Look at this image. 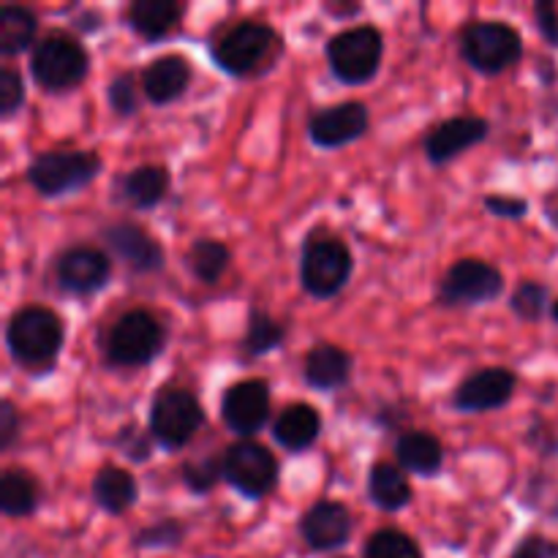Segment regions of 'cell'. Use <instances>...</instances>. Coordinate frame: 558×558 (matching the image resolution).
Returning a JSON list of instances; mask_svg holds the SVG:
<instances>
[{
    "mask_svg": "<svg viewBox=\"0 0 558 558\" xmlns=\"http://www.w3.org/2000/svg\"><path fill=\"white\" fill-rule=\"evenodd\" d=\"M185 534H189V529H185L183 521H178V518H161V521L147 523L145 529H140L131 537V545L136 550H172L185 543Z\"/></svg>",
    "mask_w": 558,
    "mask_h": 558,
    "instance_id": "obj_32",
    "label": "cell"
},
{
    "mask_svg": "<svg viewBox=\"0 0 558 558\" xmlns=\"http://www.w3.org/2000/svg\"><path fill=\"white\" fill-rule=\"evenodd\" d=\"M27 90L25 80L14 65H3L0 69V118H14L25 104Z\"/></svg>",
    "mask_w": 558,
    "mask_h": 558,
    "instance_id": "obj_36",
    "label": "cell"
},
{
    "mask_svg": "<svg viewBox=\"0 0 558 558\" xmlns=\"http://www.w3.org/2000/svg\"><path fill=\"white\" fill-rule=\"evenodd\" d=\"M90 496L107 515H123L140 501V483L134 474L114 463H104L90 483Z\"/></svg>",
    "mask_w": 558,
    "mask_h": 558,
    "instance_id": "obj_24",
    "label": "cell"
},
{
    "mask_svg": "<svg viewBox=\"0 0 558 558\" xmlns=\"http://www.w3.org/2000/svg\"><path fill=\"white\" fill-rule=\"evenodd\" d=\"M283 341H287V327H283V322H278L276 316H270L267 311L251 308L240 349H243L248 357H265V354L276 352Z\"/></svg>",
    "mask_w": 558,
    "mask_h": 558,
    "instance_id": "obj_30",
    "label": "cell"
},
{
    "mask_svg": "<svg viewBox=\"0 0 558 558\" xmlns=\"http://www.w3.org/2000/svg\"><path fill=\"white\" fill-rule=\"evenodd\" d=\"M365 494L374 507L381 512H401L412 505L414 490L409 485L407 474L401 466L390 461H376L368 469V480H365Z\"/></svg>",
    "mask_w": 558,
    "mask_h": 558,
    "instance_id": "obj_26",
    "label": "cell"
},
{
    "mask_svg": "<svg viewBox=\"0 0 558 558\" xmlns=\"http://www.w3.org/2000/svg\"><path fill=\"white\" fill-rule=\"evenodd\" d=\"M229 265H232V251L218 238H196L185 251V267L205 287H216Z\"/></svg>",
    "mask_w": 558,
    "mask_h": 558,
    "instance_id": "obj_28",
    "label": "cell"
},
{
    "mask_svg": "<svg viewBox=\"0 0 558 558\" xmlns=\"http://www.w3.org/2000/svg\"><path fill=\"white\" fill-rule=\"evenodd\" d=\"M41 507V485L36 474L9 466L0 474V512L5 518H27Z\"/></svg>",
    "mask_w": 558,
    "mask_h": 558,
    "instance_id": "obj_27",
    "label": "cell"
},
{
    "mask_svg": "<svg viewBox=\"0 0 558 558\" xmlns=\"http://www.w3.org/2000/svg\"><path fill=\"white\" fill-rule=\"evenodd\" d=\"M354 357L338 343H314L303 360V381L316 392H338L352 381Z\"/></svg>",
    "mask_w": 558,
    "mask_h": 558,
    "instance_id": "obj_21",
    "label": "cell"
},
{
    "mask_svg": "<svg viewBox=\"0 0 558 558\" xmlns=\"http://www.w3.org/2000/svg\"><path fill=\"white\" fill-rule=\"evenodd\" d=\"M101 240L109 248V254L118 262H123L131 272H161L167 267V251L153 238L147 229H142L134 221H114L101 227Z\"/></svg>",
    "mask_w": 558,
    "mask_h": 558,
    "instance_id": "obj_17",
    "label": "cell"
},
{
    "mask_svg": "<svg viewBox=\"0 0 558 558\" xmlns=\"http://www.w3.org/2000/svg\"><path fill=\"white\" fill-rule=\"evenodd\" d=\"M396 461L403 472L417 474V477H436L445 469V445L430 430H403L396 439Z\"/></svg>",
    "mask_w": 558,
    "mask_h": 558,
    "instance_id": "obj_23",
    "label": "cell"
},
{
    "mask_svg": "<svg viewBox=\"0 0 558 558\" xmlns=\"http://www.w3.org/2000/svg\"><path fill=\"white\" fill-rule=\"evenodd\" d=\"M458 52L477 74L496 76L523 58V38L505 20H469L458 36Z\"/></svg>",
    "mask_w": 558,
    "mask_h": 558,
    "instance_id": "obj_6",
    "label": "cell"
},
{
    "mask_svg": "<svg viewBox=\"0 0 558 558\" xmlns=\"http://www.w3.org/2000/svg\"><path fill=\"white\" fill-rule=\"evenodd\" d=\"M550 319L558 322V300H554V305H550Z\"/></svg>",
    "mask_w": 558,
    "mask_h": 558,
    "instance_id": "obj_43",
    "label": "cell"
},
{
    "mask_svg": "<svg viewBox=\"0 0 558 558\" xmlns=\"http://www.w3.org/2000/svg\"><path fill=\"white\" fill-rule=\"evenodd\" d=\"M38 33V16L31 9L16 3L0 5V52L5 58L27 52L36 47Z\"/></svg>",
    "mask_w": 558,
    "mask_h": 558,
    "instance_id": "obj_29",
    "label": "cell"
},
{
    "mask_svg": "<svg viewBox=\"0 0 558 558\" xmlns=\"http://www.w3.org/2000/svg\"><path fill=\"white\" fill-rule=\"evenodd\" d=\"M543 213L545 218L550 221V227L558 229V191H550L548 196L543 199Z\"/></svg>",
    "mask_w": 558,
    "mask_h": 558,
    "instance_id": "obj_42",
    "label": "cell"
},
{
    "mask_svg": "<svg viewBox=\"0 0 558 558\" xmlns=\"http://www.w3.org/2000/svg\"><path fill=\"white\" fill-rule=\"evenodd\" d=\"M327 65L332 76L349 87L368 85L381 69L385 36L376 25H354L327 38Z\"/></svg>",
    "mask_w": 558,
    "mask_h": 558,
    "instance_id": "obj_9",
    "label": "cell"
},
{
    "mask_svg": "<svg viewBox=\"0 0 558 558\" xmlns=\"http://www.w3.org/2000/svg\"><path fill=\"white\" fill-rule=\"evenodd\" d=\"M336 558H341V556H336Z\"/></svg>",
    "mask_w": 558,
    "mask_h": 558,
    "instance_id": "obj_45",
    "label": "cell"
},
{
    "mask_svg": "<svg viewBox=\"0 0 558 558\" xmlns=\"http://www.w3.org/2000/svg\"><path fill=\"white\" fill-rule=\"evenodd\" d=\"M167 349V327L147 308H131L114 319L104 341V360L112 368H147Z\"/></svg>",
    "mask_w": 558,
    "mask_h": 558,
    "instance_id": "obj_2",
    "label": "cell"
},
{
    "mask_svg": "<svg viewBox=\"0 0 558 558\" xmlns=\"http://www.w3.org/2000/svg\"><path fill=\"white\" fill-rule=\"evenodd\" d=\"M223 483L240 496L259 501L276 490L281 466L265 445L254 439H238L223 450Z\"/></svg>",
    "mask_w": 558,
    "mask_h": 558,
    "instance_id": "obj_11",
    "label": "cell"
},
{
    "mask_svg": "<svg viewBox=\"0 0 558 558\" xmlns=\"http://www.w3.org/2000/svg\"><path fill=\"white\" fill-rule=\"evenodd\" d=\"M283 49V38L270 22L240 20L210 44V58L223 74L251 76Z\"/></svg>",
    "mask_w": 558,
    "mask_h": 558,
    "instance_id": "obj_3",
    "label": "cell"
},
{
    "mask_svg": "<svg viewBox=\"0 0 558 558\" xmlns=\"http://www.w3.org/2000/svg\"><path fill=\"white\" fill-rule=\"evenodd\" d=\"M205 425V407L180 385H163L147 409V434L161 450L178 452L194 441Z\"/></svg>",
    "mask_w": 558,
    "mask_h": 558,
    "instance_id": "obj_5",
    "label": "cell"
},
{
    "mask_svg": "<svg viewBox=\"0 0 558 558\" xmlns=\"http://www.w3.org/2000/svg\"><path fill=\"white\" fill-rule=\"evenodd\" d=\"M483 207L494 218H505V221H523L529 216V199L518 194H485Z\"/></svg>",
    "mask_w": 558,
    "mask_h": 558,
    "instance_id": "obj_37",
    "label": "cell"
},
{
    "mask_svg": "<svg viewBox=\"0 0 558 558\" xmlns=\"http://www.w3.org/2000/svg\"><path fill=\"white\" fill-rule=\"evenodd\" d=\"M153 445H156V441L150 439V434H140L134 423H131V436H125V428L114 436V447L134 463H147Z\"/></svg>",
    "mask_w": 558,
    "mask_h": 558,
    "instance_id": "obj_38",
    "label": "cell"
},
{
    "mask_svg": "<svg viewBox=\"0 0 558 558\" xmlns=\"http://www.w3.org/2000/svg\"><path fill=\"white\" fill-rule=\"evenodd\" d=\"M305 131H308L311 145L319 147V150H341V147L352 145L368 134L371 109L368 104L357 101V98L319 107L316 112H311Z\"/></svg>",
    "mask_w": 558,
    "mask_h": 558,
    "instance_id": "obj_12",
    "label": "cell"
},
{
    "mask_svg": "<svg viewBox=\"0 0 558 558\" xmlns=\"http://www.w3.org/2000/svg\"><path fill=\"white\" fill-rule=\"evenodd\" d=\"M490 123L483 114H456L441 123L430 125L428 134L423 136V150L434 167L456 161L463 153L477 147L480 142L488 140Z\"/></svg>",
    "mask_w": 558,
    "mask_h": 558,
    "instance_id": "obj_18",
    "label": "cell"
},
{
    "mask_svg": "<svg viewBox=\"0 0 558 558\" xmlns=\"http://www.w3.org/2000/svg\"><path fill=\"white\" fill-rule=\"evenodd\" d=\"M298 534L314 554H332L347 548L354 534V518L338 499H319L300 515Z\"/></svg>",
    "mask_w": 558,
    "mask_h": 558,
    "instance_id": "obj_16",
    "label": "cell"
},
{
    "mask_svg": "<svg viewBox=\"0 0 558 558\" xmlns=\"http://www.w3.org/2000/svg\"><path fill=\"white\" fill-rule=\"evenodd\" d=\"M172 189V174L163 163H140L114 180V202L131 210L147 213L161 205Z\"/></svg>",
    "mask_w": 558,
    "mask_h": 558,
    "instance_id": "obj_20",
    "label": "cell"
},
{
    "mask_svg": "<svg viewBox=\"0 0 558 558\" xmlns=\"http://www.w3.org/2000/svg\"><path fill=\"white\" fill-rule=\"evenodd\" d=\"M556 515H558V510H556Z\"/></svg>",
    "mask_w": 558,
    "mask_h": 558,
    "instance_id": "obj_44",
    "label": "cell"
},
{
    "mask_svg": "<svg viewBox=\"0 0 558 558\" xmlns=\"http://www.w3.org/2000/svg\"><path fill=\"white\" fill-rule=\"evenodd\" d=\"M272 396L265 379H240L221 396V420L234 436L248 439L259 434L270 420Z\"/></svg>",
    "mask_w": 558,
    "mask_h": 558,
    "instance_id": "obj_15",
    "label": "cell"
},
{
    "mask_svg": "<svg viewBox=\"0 0 558 558\" xmlns=\"http://www.w3.org/2000/svg\"><path fill=\"white\" fill-rule=\"evenodd\" d=\"M518 390V376L505 365H485L472 371L461 385L452 390V409L461 414L499 412L512 401Z\"/></svg>",
    "mask_w": 558,
    "mask_h": 558,
    "instance_id": "obj_13",
    "label": "cell"
},
{
    "mask_svg": "<svg viewBox=\"0 0 558 558\" xmlns=\"http://www.w3.org/2000/svg\"><path fill=\"white\" fill-rule=\"evenodd\" d=\"M363 558H425L412 534L401 529H379L363 545Z\"/></svg>",
    "mask_w": 558,
    "mask_h": 558,
    "instance_id": "obj_31",
    "label": "cell"
},
{
    "mask_svg": "<svg viewBox=\"0 0 558 558\" xmlns=\"http://www.w3.org/2000/svg\"><path fill=\"white\" fill-rule=\"evenodd\" d=\"M90 74V52L69 33H47L31 49V76L38 90L71 93Z\"/></svg>",
    "mask_w": 558,
    "mask_h": 558,
    "instance_id": "obj_7",
    "label": "cell"
},
{
    "mask_svg": "<svg viewBox=\"0 0 558 558\" xmlns=\"http://www.w3.org/2000/svg\"><path fill=\"white\" fill-rule=\"evenodd\" d=\"M185 16V5L178 0H134L125 11L129 27L145 41H161L178 31Z\"/></svg>",
    "mask_w": 558,
    "mask_h": 558,
    "instance_id": "obj_25",
    "label": "cell"
},
{
    "mask_svg": "<svg viewBox=\"0 0 558 558\" xmlns=\"http://www.w3.org/2000/svg\"><path fill=\"white\" fill-rule=\"evenodd\" d=\"M322 436V414L311 403H289L272 420V439L287 452H305Z\"/></svg>",
    "mask_w": 558,
    "mask_h": 558,
    "instance_id": "obj_22",
    "label": "cell"
},
{
    "mask_svg": "<svg viewBox=\"0 0 558 558\" xmlns=\"http://www.w3.org/2000/svg\"><path fill=\"white\" fill-rule=\"evenodd\" d=\"M510 558H558V545L543 534H529L512 548Z\"/></svg>",
    "mask_w": 558,
    "mask_h": 558,
    "instance_id": "obj_40",
    "label": "cell"
},
{
    "mask_svg": "<svg viewBox=\"0 0 558 558\" xmlns=\"http://www.w3.org/2000/svg\"><path fill=\"white\" fill-rule=\"evenodd\" d=\"M191 80H194V65H191V60L185 58V54H158V58H153L140 74L142 96H145L153 107H167V104L185 96V90L191 87Z\"/></svg>",
    "mask_w": 558,
    "mask_h": 558,
    "instance_id": "obj_19",
    "label": "cell"
},
{
    "mask_svg": "<svg viewBox=\"0 0 558 558\" xmlns=\"http://www.w3.org/2000/svg\"><path fill=\"white\" fill-rule=\"evenodd\" d=\"M550 292L545 283L526 278L515 287L510 298V311L521 322H539L545 316V311H550Z\"/></svg>",
    "mask_w": 558,
    "mask_h": 558,
    "instance_id": "obj_33",
    "label": "cell"
},
{
    "mask_svg": "<svg viewBox=\"0 0 558 558\" xmlns=\"http://www.w3.org/2000/svg\"><path fill=\"white\" fill-rule=\"evenodd\" d=\"M65 343V325L52 308L27 303L5 322V349L22 371L47 376L58 365Z\"/></svg>",
    "mask_w": 558,
    "mask_h": 558,
    "instance_id": "obj_1",
    "label": "cell"
},
{
    "mask_svg": "<svg viewBox=\"0 0 558 558\" xmlns=\"http://www.w3.org/2000/svg\"><path fill=\"white\" fill-rule=\"evenodd\" d=\"M20 430H22L20 412H16L11 398H3V401H0V450L9 452L11 447L16 445V439H20Z\"/></svg>",
    "mask_w": 558,
    "mask_h": 558,
    "instance_id": "obj_39",
    "label": "cell"
},
{
    "mask_svg": "<svg viewBox=\"0 0 558 558\" xmlns=\"http://www.w3.org/2000/svg\"><path fill=\"white\" fill-rule=\"evenodd\" d=\"M534 22H537V31L543 36V41L550 44V47H558V9L550 0L534 3Z\"/></svg>",
    "mask_w": 558,
    "mask_h": 558,
    "instance_id": "obj_41",
    "label": "cell"
},
{
    "mask_svg": "<svg viewBox=\"0 0 558 558\" xmlns=\"http://www.w3.org/2000/svg\"><path fill=\"white\" fill-rule=\"evenodd\" d=\"M354 256L336 234H308L300 251V287L314 300H332L349 287Z\"/></svg>",
    "mask_w": 558,
    "mask_h": 558,
    "instance_id": "obj_4",
    "label": "cell"
},
{
    "mask_svg": "<svg viewBox=\"0 0 558 558\" xmlns=\"http://www.w3.org/2000/svg\"><path fill=\"white\" fill-rule=\"evenodd\" d=\"M54 281L74 298H90L112 281V259L98 245H71L54 262Z\"/></svg>",
    "mask_w": 558,
    "mask_h": 558,
    "instance_id": "obj_14",
    "label": "cell"
},
{
    "mask_svg": "<svg viewBox=\"0 0 558 558\" xmlns=\"http://www.w3.org/2000/svg\"><path fill=\"white\" fill-rule=\"evenodd\" d=\"M104 161L96 150H44L27 163V183L44 199H60V196L76 194L87 189L101 174Z\"/></svg>",
    "mask_w": 558,
    "mask_h": 558,
    "instance_id": "obj_8",
    "label": "cell"
},
{
    "mask_svg": "<svg viewBox=\"0 0 558 558\" xmlns=\"http://www.w3.org/2000/svg\"><path fill=\"white\" fill-rule=\"evenodd\" d=\"M505 272L477 256L456 259L441 276L436 289V303L441 308H477L501 298Z\"/></svg>",
    "mask_w": 558,
    "mask_h": 558,
    "instance_id": "obj_10",
    "label": "cell"
},
{
    "mask_svg": "<svg viewBox=\"0 0 558 558\" xmlns=\"http://www.w3.org/2000/svg\"><path fill=\"white\" fill-rule=\"evenodd\" d=\"M140 90L134 71H118L107 82V104L118 118H134L140 112Z\"/></svg>",
    "mask_w": 558,
    "mask_h": 558,
    "instance_id": "obj_35",
    "label": "cell"
},
{
    "mask_svg": "<svg viewBox=\"0 0 558 558\" xmlns=\"http://www.w3.org/2000/svg\"><path fill=\"white\" fill-rule=\"evenodd\" d=\"M180 480L185 488L196 496H207L223 480V461L221 456H205L196 461H185L180 466Z\"/></svg>",
    "mask_w": 558,
    "mask_h": 558,
    "instance_id": "obj_34",
    "label": "cell"
}]
</instances>
